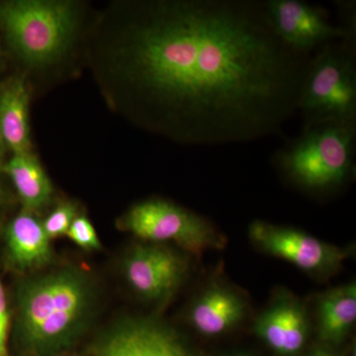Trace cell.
<instances>
[{
    "label": "cell",
    "mask_w": 356,
    "mask_h": 356,
    "mask_svg": "<svg viewBox=\"0 0 356 356\" xmlns=\"http://www.w3.org/2000/svg\"><path fill=\"white\" fill-rule=\"evenodd\" d=\"M115 13L103 76L139 127L184 145L245 144L296 114L311 57L281 43L264 1L143 0Z\"/></svg>",
    "instance_id": "6da1fadb"
},
{
    "label": "cell",
    "mask_w": 356,
    "mask_h": 356,
    "mask_svg": "<svg viewBox=\"0 0 356 356\" xmlns=\"http://www.w3.org/2000/svg\"><path fill=\"white\" fill-rule=\"evenodd\" d=\"M96 303L95 283L79 267L29 276L18 283L14 294L15 339L33 355L60 353L88 330Z\"/></svg>",
    "instance_id": "7a4b0ae2"
},
{
    "label": "cell",
    "mask_w": 356,
    "mask_h": 356,
    "mask_svg": "<svg viewBox=\"0 0 356 356\" xmlns=\"http://www.w3.org/2000/svg\"><path fill=\"white\" fill-rule=\"evenodd\" d=\"M356 122H320L303 126L273 156L286 184L312 197L343 191L355 177Z\"/></svg>",
    "instance_id": "3957f363"
},
{
    "label": "cell",
    "mask_w": 356,
    "mask_h": 356,
    "mask_svg": "<svg viewBox=\"0 0 356 356\" xmlns=\"http://www.w3.org/2000/svg\"><path fill=\"white\" fill-rule=\"evenodd\" d=\"M79 24L72 1L13 0L0 3V28L11 48L33 67L58 62L70 48Z\"/></svg>",
    "instance_id": "277c9868"
},
{
    "label": "cell",
    "mask_w": 356,
    "mask_h": 356,
    "mask_svg": "<svg viewBox=\"0 0 356 356\" xmlns=\"http://www.w3.org/2000/svg\"><path fill=\"white\" fill-rule=\"evenodd\" d=\"M297 111L303 126L356 122V37L332 42L312 56Z\"/></svg>",
    "instance_id": "5b68a950"
},
{
    "label": "cell",
    "mask_w": 356,
    "mask_h": 356,
    "mask_svg": "<svg viewBox=\"0 0 356 356\" xmlns=\"http://www.w3.org/2000/svg\"><path fill=\"white\" fill-rule=\"evenodd\" d=\"M119 227L143 242L173 243L191 257L226 248L227 238L208 218L161 198L134 204Z\"/></svg>",
    "instance_id": "8992f818"
},
{
    "label": "cell",
    "mask_w": 356,
    "mask_h": 356,
    "mask_svg": "<svg viewBox=\"0 0 356 356\" xmlns=\"http://www.w3.org/2000/svg\"><path fill=\"white\" fill-rule=\"evenodd\" d=\"M250 243L264 254L282 259L318 280L336 275L355 248L337 247L303 229L254 220L248 225Z\"/></svg>",
    "instance_id": "52a82bcc"
},
{
    "label": "cell",
    "mask_w": 356,
    "mask_h": 356,
    "mask_svg": "<svg viewBox=\"0 0 356 356\" xmlns=\"http://www.w3.org/2000/svg\"><path fill=\"white\" fill-rule=\"evenodd\" d=\"M192 257L165 243L142 241L124 257L122 273L129 288L140 300L163 305L188 277Z\"/></svg>",
    "instance_id": "ba28073f"
},
{
    "label": "cell",
    "mask_w": 356,
    "mask_h": 356,
    "mask_svg": "<svg viewBox=\"0 0 356 356\" xmlns=\"http://www.w3.org/2000/svg\"><path fill=\"white\" fill-rule=\"evenodd\" d=\"M264 3L277 38L299 55L312 57L327 44L356 37V32L332 24L324 7L303 0H266Z\"/></svg>",
    "instance_id": "9c48e42d"
},
{
    "label": "cell",
    "mask_w": 356,
    "mask_h": 356,
    "mask_svg": "<svg viewBox=\"0 0 356 356\" xmlns=\"http://www.w3.org/2000/svg\"><path fill=\"white\" fill-rule=\"evenodd\" d=\"M255 337L277 356H299L313 331L312 313L305 300L278 288L252 323Z\"/></svg>",
    "instance_id": "30bf717a"
},
{
    "label": "cell",
    "mask_w": 356,
    "mask_h": 356,
    "mask_svg": "<svg viewBox=\"0 0 356 356\" xmlns=\"http://www.w3.org/2000/svg\"><path fill=\"white\" fill-rule=\"evenodd\" d=\"M250 315L248 296L222 277L208 280L187 307L186 321L192 330L206 339L231 334Z\"/></svg>",
    "instance_id": "8fae6325"
},
{
    "label": "cell",
    "mask_w": 356,
    "mask_h": 356,
    "mask_svg": "<svg viewBox=\"0 0 356 356\" xmlns=\"http://www.w3.org/2000/svg\"><path fill=\"white\" fill-rule=\"evenodd\" d=\"M97 356H195L184 337L153 318H128L110 330Z\"/></svg>",
    "instance_id": "7c38bea8"
},
{
    "label": "cell",
    "mask_w": 356,
    "mask_h": 356,
    "mask_svg": "<svg viewBox=\"0 0 356 356\" xmlns=\"http://www.w3.org/2000/svg\"><path fill=\"white\" fill-rule=\"evenodd\" d=\"M6 261L17 273H31L50 264L54 259L51 240L34 213L22 212L7 224L4 229Z\"/></svg>",
    "instance_id": "4fadbf2b"
},
{
    "label": "cell",
    "mask_w": 356,
    "mask_h": 356,
    "mask_svg": "<svg viewBox=\"0 0 356 356\" xmlns=\"http://www.w3.org/2000/svg\"><path fill=\"white\" fill-rule=\"evenodd\" d=\"M313 329L323 346L336 348L353 332L356 323V283L331 288L316 297Z\"/></svg>",
    "instance_id": "5bb4252c"
},
{
    "label": "cell",
    "mask_w": 356,
    "mask_h": 356,
    "mask_svg": "<svg viewBox=\"0 0 356 356\" xmlns=\"http://www.w3.org/2000/svg\"><path fill=\"white\" fill-rule=\"evenodd\" d=\"M29 102L24 76H14L0 88V134L13 154L31 153Z\"/></svg>",
    "instance_id": "9a60e30c"
},
{
    "label": "cell",
    "mask_w": 356,
    "mask_h": 356,
    "mask_svg": "<svg viewBox=\"0 0 356 356\" xmlns=\"http://www.w3.org/2000/svg\"><path fill=\"white\" fill-rule=\"evenodd\" d=\"M14 185L24 210L34 213L48 204L53 185L34 154H13L2 166Z\"/></svg>",
    "instance_id": "2e32d148"
},
{
    "label": "cell",
    "mask_w": 356,
    "mask_h": 356,
    "mask_svg": "<svg viewBox=\"0 0 356 356\" xmlns=\"http://www.w3.org/2000/svg\"><path fill=\"white\" fill-rule=\"evenodd\" d=\"M77 217L74 204L64 202L57 206L42 222L44 233L50 240L67 235L70 225Z\"/></svg>",
    "instance_id": "e0dca14e"
},
{
    "label": "cell",
    "mask_w": 356,
    "mask_h": 356,
    "mask_svg": "<svg viewBox=\"0 0 356 356\" xmlns=\"http://www.w3.org/2000/svg\"><path fill=\"white\" fill-rule=\"evenodd\" d=\"M67 236L83 250H97L102 248L95 227L86 217L77 216L70 225Z\"/></svg>",
    "instance_id": "ac0fdd59"
},
{
    "label": "cell",
    "mask_w": 356,
    "mask_h": 356,
    "mask_svg": "<svg viewBox=\"0 0 356 356\" xmlns=\"http://www.w3.org/2000/svg\"><path fill=\"white\" fill-rule=\"evenodd\" d=\"M10 311L6 288L0 278V356L7 355V343H8L9 329H10Z\"/></svg>",
    "instance_id": "d6986e66"
},
{
    "label": "cell",
    "mask_w": 356,
    "mask_h": 356,
    "mask_svg": "<svg viewBox=\"0 0 356 356\" xmlns=\"http://www.w3.org/2000/svg\"><path fill=\"white\" fill-rule=\"evenodd\" d=\"M307 356H339L337 355V353H334V350H332V348H329V346H323L321 344L320 346L316 348L315 350L309 353V355Z\"/></svg>",
    "instance_id": "ffe728a7"
},
{
    "label": "cell",
    "mask_w": 356,
    "mask_h": 356,
    "mask_svg": "<svg viewBox=\"0 0 356 356\" xmlns=\"http://www.w3.org/2000/svg\"><path fill=\"white\" fill-rule=\"evenodd\" d=\"M6 147L4 146L3 140H2L1 134H0V172H1L2 166L6 163L4 158H6Z\"/></svg>",
    "instance_id": "44dd1931"
},
{
    "label": "cell",
    "mask_w": 356,
    "mask_h": 356,
    "mask_svg": "<svg viewBox=\"0 0 356 356\" xmlns=\"http://www.w3.org/2000/svg\"><path fill=\"white\" fill-rule=\"evenodd\" d=\"M7 202V194L4 191L3 186L0 184V207Z\"/></svg>",
    "instance_id": "7402d4cb"
},
{
    "label": "cell",
    "mask_w": 356,
    "mask_h": 356,
    "mask_svg": "<svg viewBox=\"0 0 356 356\" xmlns=\"http://www.w3.org/2000/svg\"><path fill=\"white\" fill-rule=\"evenodd\" d=\"M224 356H254L252 353H245V351H235V353H227Z\"/></svg>",
    "instance_id": "603a6c76"
}]
</instances>
